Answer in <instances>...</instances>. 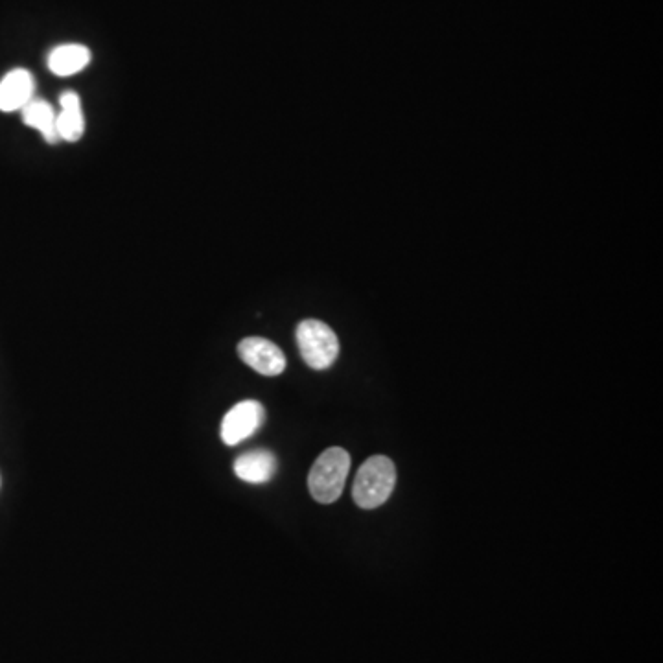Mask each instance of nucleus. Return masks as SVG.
I'll use <instances>...</instances> for the list:
<instances>
[{"mask_svg": "<svg viewBox=\"0 0 663 663\" xmlns=\"http://www.w3.org/2000/svg\"><path fill=\"white\" fill-rule=\"evenodd\" d=\"M23 120L26 126L39 129L41 135L47 142H58V115L54 113V107L45 100H30L24 105Z\"/></svg>", "mask_w": 663, "mask_h": 663, "instance_id": "obj_10", "label": "nucleus"}, {"mask_svg": "<svg viewBox=\"0 0 663 663\" xmlns=\"http://www.w3.org/2000/svg\"><path fill=\"white\" fill-rule=\"evenodd\" d=\"M61 113L58 115L59 139L76 142L83 137L85 118H83L82 100L76 93H63L59 98Z\"/></svg>", "mask_w": 663, "mask_h": 663, "instance_id": "obj_8", "label": "nucleus"}, {"mask_svg": "<svg viewBox=\"0 0 663 663\" xmlns=\"http://www.w3.org/2000/svg\"><path fill=\"white\" fill-rule=\"evenodd\" d=\"M34 76L26 69H13L0 82V111L13 113L34 100Z\"/></svg>", "mask_w": 663, "mask_h": 663, "instance_id": "obj_6", "label": "nucleus"}, {"mask_svg": "<svg viewBox=\"0 0 663 663\" xmlns=\"http://www.w3.org/2000/svg\"><path fill=\"white\" fill-rule=\"evenodd\" d=\"M297 345L301 356L308 367L315 371H325L338 360L339 339L330 326L317 321L306 319L297 326Z\"/></svg>", "mask_w": 663, "mask_h": 663, "instance_id": "obj_3", "label": "nucleus"}, {"mask_svg": "<svg viewBox=\"0 0 663 663\" xmlns=\"http://www.w3.org/2000/svg\"><path fill=\"white\" fill-rule=\"evenodd\" d=\"M238 354L245 365L264 376H279L286 369L284 352L266 338H245L238 345Z\"/></svg>", "mask_w": 663, "mask_h": 663, "instance_id": "obj_5", "label": "nucleus"}, {"mask_svg": "<svg viewBox=\"0 0 663 663\" xmlns=\"http://www.w3.org/2000/svg\"><path fill=\"white\" fill-rule=\"evenodd\" d=\"M395 485V463L385 455H373L356 474L352 498L361 509H376L391 498Z\"/></svg>", "mask_w": 663, "mask_h": 663, "instance_id": "obj_1", "label": "nucleus"}, {"mask_svg": "<svg viewBox=\"0 0 663 663\" xmlns=\"http://www.w3.org/2000/svg\"><path fill=\"white\" fill-rule=\"evenodd\" d=\"M266 417L264 406L256 400H244L236 404L221 422V439L229 446H236L255 435Z\"/></svg>", "mask_w": 663, "mask_h": 663, "instance_id": "obj_4", "label": "nucleus"}, {"mask_svg": "<svg viewBox=\"0 0 663 663\" xmlns=\"http://www.w3.org/2000/svg\"><path fill=\"white\" fill-rule=\"evenodd\" d=\"M91 63V50L83 45H61L48 54V69L56 76H72Z\"/></svg>", "mask_w": 663, "mask_h": 663, "instance_id": "obj_9", "label": "nucleus"}, {"mask_svg": "<svg viewBox=\"0 0 663 663\" xmlns=\"http://www.w3.org/2000/svg\"><path fill=\"white\" fill-rule=\"evenodd\" d=\"M350 472V455L347 450L334 446L317 457L310 476L308 489L315 501L330 505L338 501L345 489Z\"/></svg>", "mask_w": 663, "mask_h": 663, "instance_id": "obj_2", "label": "nucleus"}, {"mask_svg": "<svg viewBox=\"0 0 663 663\" xmlns=\"http://www.w3.org/2000/svg\"><path fill=\"white\" fill-rule=\"evenodd\" d=\"M277 472V459L268 450H255L240 455L234 461V474L251 485H262L273 479Z\"/></svg>", "mask_w": 663, "mask_h": 663, "instance_id": "obj_7", "label": "nucleus"}]
</instances>
